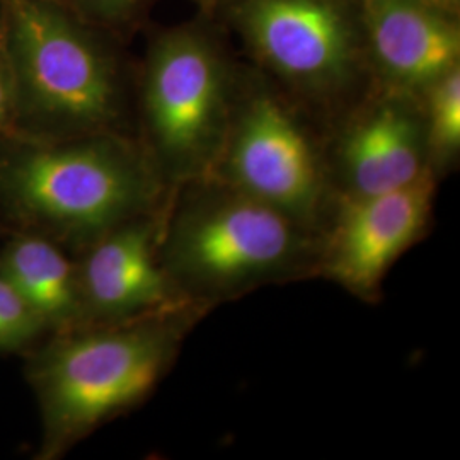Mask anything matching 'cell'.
<instances>
[{
  "mask_svg": "<svg viewBox=\"0 0 460 460\" xmlns=\"http://www.w3.org/2000/svg\"><path fill=\"white\" fill-rule=\"evenodd\" d=\"M311 115L263 72L244 66L229 130L210 174L309 229L326 186V152Z\"/></svg>",
  "mask_w": 460,
  "mask_h": 460,
  "instance_id": "cell-7",
  "label": "cell"
},
{
  "mask_svg": "<svg viewBox=\"0 0 460 460\" xmlns=\"http://www.w3.org/2000/svg\"><path fill=\"white\" fill-rule=\"evenodd\" d=\"M374 87L423 98L460 66V13L428 0H362Z\"/></svg>",
  "mask_w": 460,
  "mask_h": 460,
  "instance_id": "cell-10",
  "label": "cell"
},
{
  "mask_svg": "<svg viewBox=\"0 0 460 460\" xmlns=\"http://www.w3.org/2000/svg\"><path fill=\"white\" fill-rule=\"evenodd\" d=\"M336 119L331 150L349 198L395 191L435 172L421 99L372 87Z\"/></svg>",
  "mask_w": 460,
  "mask_h": 460,
  "instance_id": "cell-8",
  "label": "cell"
},
{
  "mask_svg": "<svg viewBox=\"0 0 460 460\" xmlns=\"http://www.w3.org/2000/svg\"><path fill=\"white\" fill-rule=\"evenodd\" d=\"M91 24L130 43L140 31L148 30L150 14L161 0H62Z\"/></svg>",
  "mask_w": 460,
  "mask_h": 460,
  "instance_id": "cell-14",
  "label": "cell"
},
{
  "mask_svg": "<svg viewBox=\"0 0 460 460\" xmlns=\"http://www.w3.org/2000/svg\"><path fill=\"white\" fill-rule=\"evenodd\" d=\"M0 275L38 315L47 336L89 326L77 263L57 241L21 230L0 252Z\"/></svg>",
  "mask_w": 460,
  "mask_h": 460,
  "instance_id": "cell-12",
  "label": "cell"
},
{
  "mask_svg": "<svg viewBox=\"0 0 460 460\" xmlns=\"http://www.w3.org/2000/svg\"><path fill=\"white\" fill-rule=\"evenodd\" d=\"M43 336H47V329L38 315L0 275V351H22L36 345Z\"/></svg>",
  "mask_w": 460,
  "mask_h": 460,
  "instance_id": "cell-15",
  "label": "cell"
},
{
  "mask_svg": "<svg viewBox=\"0 0 460 460\" xmlns=\"http://www.w3.org/2000/svg\"><path fill=\"white\" fill-rule=\"evenodd\" d=\"M159 222L137 217L84 247L77 263L89 324L178 313L186 296L161 261Z\"/></svg>",
  "mask_w": 460,
  "mask_h": 460,
  "instance_id": "cell-9",
  "label": "cell"
},
{
  "mask_svg": "<svg viewBox=\"0 0 460 460\" xmlns=\"http://www.w3.org/2000/svg\"><path fill=\"white\" fill-rule=\"evenodd\" d=\"M17 93L16 132L34 138L135 133L137 64L62 0H0Z\"/></svg>",
  "mask_w": 460,
  "mask_h": 460,
  "instance_id": "cell-1",
  "label": "cell"
},
{
  "mask_svg": "<svg viewBox=\"0 0 460 460\" xmlns=\"http://www.w3.org/2000/svg\"><path fill=\"white\" fill-rule=\"evenodd\" d=\"M16 79L7 49L4 21L0 17V135L16 132Z\"/></svg>",
  "mask_w": 460,
  "mask_h": 460,
  "instance_id": "cell-16",
  "label": "cell"
},
{
  "mask_svg": "<svg viewBox=\"0 0 460 460\" xmlns=\"http://www.w3.org/2000/svg\"><path fill=\"white\" fill-rule=\"evenodd\" d=\"M429 164H452L460 150V66L433 84L421 98Z\"/></svg>",
  "mask_w": 460,
  "mask_h": 460,
  "instance_id": "cell-13",
  "label": "cell"
},
{
  "mask_svg": "<svg viewBox=\"0 0 460 460\" xmlns=\"http://www.w3.org/2000/svg\"><path fill=\"white\" fill-rule=\"evenodd\" d=\"M163 184L133 135H0V208L21 230L62 246L84 249L108 230L147 215Z\"/></svg>",
  "mask_w": 460,
  "mask_h": 460,
  "instance_id": "cell-2",
  "label": "cell"
},
{
  "mask_svg": "<svg viewBox=\"0 0 460 460\" xmlns=\"http://www.w3.org/2000/svg\"><path fill=\"white\" fill-rule=\"evenodd\" d=\"M198 5V11L201 14H207V16H212L215 11L226 2V0H193Z\"/></svg>",
  "mask_w": 460,
  "mask_h": 460,
  "instance_id": "cell-17",
  "label": "cell"
},
{
  "mask_svg": "<svg viewBox=\"0 0 460 460\" xmlns=\"http://www.w3.org/2000/svg\"><path fill=\"white\" fill-rule=\"evenodd\" d=\"M178 313L89 324L49 336L30 365L41 412V459H55L146 399L181 343Z\"/></svg>",
  "mask_w": 460,
  "mask_h": 460,
  "instance_id": "cell-4",
  "label": "cell"
},
{
  "mask_svg": "<svg viewBox=\"0 0 460 460\" xmlns=\"http://www.w3.org/2000/svg\"><path fill=\"white\" fill-rule=\"evenodd\" d=\"M212 17L309 113L336 118L374 87L362 0H226Z\"/></svg>",
  "mask_w": 460,
  "mask_h": 460,
  "instance_id": "cell-5",
  "label": "cell"
},
{
  "mask_svg": "<svg viewBox=\"0 0 460 460\" xmlns=\"http://www.w3.org/2000/svg\"><path fill=\"white\" fill-rule=\"evenodd\" d=\"M433 190L429 172L395 191L349 198L324 258L329 277L357 294L376 292L391 264L425 229Z\"/></svg>",
  "mask_w": 460,
  "mask_h": 460,
  "instance_id": "cell-11",
  "label": "cell"
},
{
  "mask_svg": "<svg viewBox=\"0 0 460 460\" xmlns=\"http://www.w3.org/2000/svg\"><path fill=\"white\" fill-rule=\"evenodd\" d=\"M437 5H442L445 9H450L454 13H460V0H428Z\"/></svg>",
  "mask_w": 460,
  "mask_h": 460,
  "instance_id": "cell-18",
  "label": "cell"
},
{
  "mask_svg": "<svg viewBox=\"0 0 460 460\" xmlns=\"http://www.w3.org/2000/svg\"><path fill=\"white\" fill-rule=\"evenodd\" d=\"M207 14L150 31L137 64L135 133L164 182L208 178L224 147L243 64Z\"/></svg>",
  "mask_w": 460,
  "mask_h": 460,
  "instance_id": "cell-3",
  "label": "cell"
},
{
  "mask_svg": "<svg viewBox=\"0 0 460 460\" xmlns=\"http://www.w3.org/2000/svg\"><path fill=\"white\" fill-rule=\"evenodd\" d=\"M161 235V261L182 296L224 298L294 275L305 227L212 176L191 181Z\"/></svg>",
  "mask_w": 460,
  "mask_h": 460,
  "instance_id": "cell-6",
  "label": "cell"
}]
</instances>
